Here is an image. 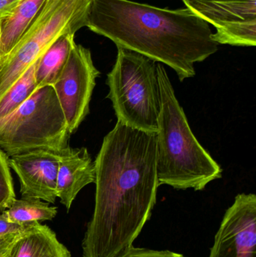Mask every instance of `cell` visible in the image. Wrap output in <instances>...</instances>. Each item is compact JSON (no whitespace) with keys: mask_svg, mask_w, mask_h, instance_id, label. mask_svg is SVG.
Segmentation results:
<instances>
[{"mask_svg":"<svg viewBox=\"0 0 256 257\" xmlns=\"http://www.w3.org/2000/svg\"><path fill=\"white\" fill-rule=\"evenodd\" d=\"M94 164V212L83 240V257H116L133 245L156 205V133L117 120Z\"/></svg>","mask_w":256,"mask_h":257,"instance_id":"6da1fadb","label":"cell"},{"mask_svg":"<svg viewBox=\"0 0 256 257\" xmlns=\"http://www.w3.org/2000/svg\"><path fill=\"white\" fill-rule=\"evenodd\" d=\"M86 27L117 47L163 63L183 81L195 63L215 54L209 24L186 9L169 10L129 0H90Z\"/></svg>","mask_w":256,"mask_h":257,"instance_id":"7a4b0ae2","label":"cell"},{"mask_svg":"<svg viewBox=\"0 0 256 257\" xmlns=\"http://www.w3.org/2000/svg\"><path fill=\"white\" fill-rule=\"evenodd\" d=\"M156 69L161 93L156 133L159 186L201 191L222 178V168L192 133L163 65L158 63Z\"/></svg>","mask_w":256,"mask_h":257,"instance_id":"3957f363","label":"cell"},{"mask_svg":"<svg viewBox=\"0 0 256 257\" xmlns=\"http://www.w3.org/2000/svg\"><path fill=\"white\" fill-rule=\"evenodd\" d=\"M156 65L143 54L117 47L115 63L107 75V98L111 101L117 120L147 133H157L160 114Z\"/></svg>","mask_w":256,"mask_h":257,"instance_id":"277c9868","label":"cell"},{"mask_svg":"<svg viewBox=\"0 0 256 257\" xmlns=\"http://www.w3.org/2000/svg\"><path fill=\"white\" fill-rule=\"evenodd\" d=\"M71 135L54 87L44 86L0 122V150L8 157L39 150L61 154Z\"/></svg>","mask_w":256,"mask_h":257,"instance_id":"5b68a950","label":"cell"},{"mask_svg":"<svg viewBox=\"0 0 256 257\" xmlns=\"http://www.w3.org/2000/svg\"><path fill=\"white\" fill-rule=\"evenodd\" d=\"M90 0H47L16 46L0 60V99L64 33L86 27Z\"/></svg>","mask_w":256,"mask_h":257,"instance_id":"8992f818","label":"cell"},{"mask_svg":"<svg viewBox=\"0 0 256 257\" xmlns=\"http://www.w3.org/2000/svg\"><path fill=\"white\" fill-rule=\"evenodd\" d=\"M100 72L91 52L75 44L57 81L53 85L71 134L90 112V102Z\"/></svg>","mask_w":256,"mask_h":257,"instance_id":"52a82bcc","label":"cell"},{"mask_svg":"<svg viewBox=\"0 0 256 257\" xmlns=\"http://www.w3.org/2000/svg\"><path fill=\"white\" fill-rule=\"evenodd\" d=\"M186 8L216 29L211 39L219 45H256V0H183Z\"/></svg>","mask_w":256,"mask_h":257,"instance_id":"ba28073f","label":"cell"},{"mask_svg":"<svg viewBox=\"0 0 256 257\" xmlns=\"http://www.w3.org/2000/svg\"><path fill=\"white\" fill-rule=\"evenodd\" d=\"M208 257H256V196L240 193L227 209Z\"/></svg>","mask_w":256,"mask_h":257,"instance_id":"9c48e42d","label":"cell"},{"mask_svg":"<svg viewBox=\"0 0 256 257\" xmlns=\"http://www.w3.org/2000/svg\"><path fill=\"white\" fill-rule=\"evenodd\" d=\"M60 154L30 151L9 157V163L19 178L22 197L34 198L54 204Z\"/></svg>","mask_w":256,"mask_h":257,"instance_id":"30bf717a","label":"cell"},{"mask_svg":"<svg viewBox=\"0 0 256 257\" xmlns=\"http://www.w3.org/2000/svg\"><path fill=\"white\" fill-rule=\"evenodd\" d=\"M95 181L94 162L87 148L72 149L69 147L60 154L57 195L67 211L70 209L79 192Z\"/></svg>","mask_w":256,"mask_h":257,"instance_id":"8fae6325","label":"cell"},{"mask_svg":"<svg viewBox=\"0 0 256 257\" xmlns=\"http://www.w3.org/2000/svg\"><path fill=\"white\" fill-rule=\"evenodd\" d=\"M6 257H72L55 232L39 222L18 235Z\"/></svg>","mask_w":256,"mask_h":257,"instance_id":"7c38bea8","label":"cell"},{"mask_svg":"<svg viewBox=\"0 0 256 257\" xmlns=\"http://www.w3.org/2000/svg\"><path fill=\"white\" fill-rule=\"evenodd\" d=\"M47 0H21L9 18L0 21V60L19 42Z\"/></svg>","mask_w":256,"mask_h":257,"instance_id":"4fadbf2b","label":"cell"},{"mask_svg":"<svg viewBox=\"0 0 256 257\" xmlns=\"http://www.w3.org/2000/svg\"><path fill=\"white\" fill-rule=\"evenodd\" d=\"M75 45V34L64 33L59 36L39 57L35 70V78L39 88L55 84Z\"/></svg>","mask_w":256,"mask_h":257,"instance_id":"5bb4252c","label":"cell"},{"mask_svg":"<svg viewBox=\"0 0 256 257\" xmlns=\"http://www.w3.org/2000/svg\"><path fill=\"white\" fill-rule=\"evenodd\" d=\"M3 214L12 223L27 224L52 220L57 216V208L41 199L22 197L15 199Z\"/></svg>","mask_w":256,"mask_h":257,"instance_id":"9a60e30c","label":"cell"},{"mask_svg":"<svg viewBox=\"0 0 256 257\" xmlns=\"http://www.w3.org/2000/svg\"><path fill=\"white\" fill-rule=\"evenodd\" d=\"M39 60V59H38ZM33 63L0 99V122L15 112L37 90Z\"/></svg>","mask_w":256,"mask_h":257,"instance_id":"2e32d148","label":"cell"},{"mask_svg":"<svg viewBox=\"0 0 256 257\" xmlns=\"http://www.w3.org/2000/svg\"><path fill=\"white\" fill-rule=\"evenodd\" d=\"M16 199L10 172L9 157L0 150V214L9 208Z\"/></svg>","mask_w":256,"mask_h":257,"instance_id":"e0dca14e","label":"cell"},{"mask_svg":"<svg viewBox=\"0 0 256 257\" xmlns=\"http://www.w3.org/2000/svg\"><path fill=\"white\" fill-rule=\"evenodd\" d=\"M116 257H186L171 250H158L142 247H132L125 250Z\"/></svg>","mask_w":256,"mask_h":257,"instance_id":"ac0fdd59","label":"cell"},{"mask_svg":"<svg viewBox=\"0 0 256 257\" xmlns=\"http://www.w3.org/2000/svg\"><path fill=\"white\" fill-rule=\"evenodd\" d=\"M32 223L27 224H18L12 223L7 217L2 213L0 214V236L9 235V234L21 233L31 226Z\"/></svg>","mask_w":256,"mask_h":257,"instance_id":"d6986e66","label":"cell"},{"mask_svg":"<svg viewBox=\"0 0 256 257\" xmlns=\"http://www.w3.org/2000/svg\"><path fill=\"white\" fill-rule=\"evenodd\" d=\"M20 1L21 0H0V21L9 18Z\"/></svg>","mask_w":256,"mask_h":257,"instance_id":"ffe728a7","label":"cell"},{"mask_svg":"<svg viewBox=\"0 0 256 257\" xmlns=\"http://www.w3.org/2000/svg\"><path fill=\"white\" fill-rule=\"evenodd\" d=\"M20 233L9 234L0 236V257H6L11 246Z\"/></svg>","mask_w":256,"mask_h":257,"instance_id":"44dd1931","label":"cell"},{"mask_svg":"<svg viewBox=\"0 0 256 257\" xmlns=\"http://www.w3.org/2000/svg\"><path fill=\"white\" fill-rule=\"evenodd\" d=\"M203 1H226V0H203Z\"/></svg>","mask_w":256,"mask_h":257,"instance_id":"7402d4cb","label":"cell"},{"mask_svg":"<svg viewBox=\"0 0 256 257\" xmlns=\"http://www.w3.org/2000/svg\"><path fill=\"white\" fill-rule=\"evenodd\" d=\"M0 36H1V25H0Z\"/></svg>","mask_w":256,"mask_h":257,"instance_id":"603a6c76","label":"cell"}]
</instances>
